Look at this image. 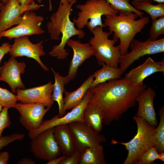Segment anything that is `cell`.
I'll return each mask as SVG.
<instances>
[{"label":"cell","instance_id":"obj_11","mask_svg":"<svg viewBox=\"0 0 164 164\" xmlns=\"http://www.w3.org/2000/svg\"><path fill=\"white\" fill-rule=\"evenodd\" d=\"M43 6L35 3L24 6L18 0H8L5 3H0V33L19 24L26 11L36 10Z\"/></svg>","mask_w":164,"mask_h":164},{"label":"cell","instance_id":"obj_13","mask_svg":"<svg viewBox=\"0 0 164 164\" xmlns=\"http://www.w3.org/2000/svg\"><path fill=\"white\" fill-rule=\"evenodd\" d=\"M42 103H17L14 108L20 114L19 122L29 131L38 129L43 119L51 107H46Z\"/></svg>","mask_w":164,"mask_h":164},{"label":"cell","instance_id":"obj_19","mask_svg":"<svg viewBox=\"0 0 164 164\" xmlns=\"http://www.w3.org/2000/svg\"><path fill=\"white\" fill-rule=\"evenodd\" d=\"M159 72L164 73V60L156 62L149 57L142 64L131 70L125 77L133 84L142 85L145 79L152 74Z\"/></svg>","mask_w":164,"mask_h":164},{"label":"cell","instance_id":"obj_14","mask_svg":"<svg viewBox=\"0 0 164 164\" xmlns=\"http://www.w3.org/2000/svg\"><path fill=\"white\" fill-rule=\"evenodd\" d=\"M29 36H24L16 38L13 44L11 45L9 53L14 57L26 56L35 60L42 69L45 71L49 70L41 61L40 57L45 55L43 50V41L36 43H32Z\"/></svg>","mask_w":164,"mask_h":164},{"label":"cell","instance_id":"obj_9","mask_svg":"<svg viewBox=\"0 0 164 164\" xmlns=\"http://www.w3.org/2000/svg\"><path fill=\"white\" fill-rule=\"evenodd\" d=\"M54 128L43 131L31 139V151L36 159L49 161L61 154L53 136Z\"/></svg>","mask_w":164,"mask_h":164},{"label":"cell","instance_id":"obj_37","mask_svg":"<svg viewBox=\"0 0 164 164\" xmlns=\"http://www.w3.org/2000/svg\"><path fill=\"white\" fill-rule=\"evenodd\" d=\"M19 3L22 5L26 6L35 3V1L39 3L42 2V0H18Z\"/></svg>","mask_w":164,"mask_h":164},{"label":"cell","instance_id":"obj_46","mask_svg":"<svg viewBox=\"0 0 164 164\" xmlns=\"http://www.w3.org/2000/svg\"><path fill=\"white\" fill-rule=\"evenodd\" d=\"M1 37H0V40L1 39Z\"/></svg>","mask_w":164,"mask_h":164},{"label":"cell","instance_id":"obj_43","mask_svg":"<svg viewBox=\"0 0 164 164\" xmlns=\"http://www.w3.org/2000/svg\"><path fill=\"white\" fill-rule=\"evenodd\" d=\"M72 0H60V2L61 3H63L66 1L71 2Z\"/></svg>","mask_w":164,"mask_h":164},{"label":"cell","instance_id":"obj_16","mask_svg":"<svg viewBox=\"0 0 164 164\" xmlns=\"http://www.w3.org/2000/svg\"><path fill=\"white\" fill-rule=\"evenodd\" d=\"M26 67L24 62H18L15 58L11 56L0 67V81L7 83L14 93H16L17 89H26L22 81L21 74L25 73Z\"/></svg>","mask_w":164,"mask_h":164},{"label":"cell","instance_id":"obj_12","mask_svg":"<svg viewBox=\"0 0 164 164\" xmlns=\"http://www.w3.org/2000/svg\"><path fill=\"white\" fill-rule=\"evenodd\" d=\"M92 95V92L89 89L81 102L71 111L62 117L56 115L50 119L43 121L38 129L29 131V137L31 139L43 131L59 125L68 124L75 121L84 122L83 113Z\"/></svg>","mask_w":164,"mask_h":164},{"label":"cell","instance_id":"obj_28","mask_svg":"<svg viewBox=\"0 0 164 164\" xmlns=\"http://www.w3.org/2000/svg\"><path fill=\"white\" fill-rule=\"evenodd\" d=\"M119 12L128 14L132 12L138 14L142 17L145 14L136 9L130 3V0H105Z\"/></svg>","mask_w":164,"mask_h":164},{"label":"cell","instance_id":"obj_29","mask_svg":"<svg viewBox=\"0 0 164 164\" xmlns=\"http://www.w3.org/2000/svg\"><path fill=\"white\" fill-rule=\"evenodd\" d=\"M17 100L16 95L6 89L0 87V104L8 109L14 108Z\"/></svg>","mask_w":164,"mask_h":164},{"label":"cell","instance_id":"obj_3","mask_svg":"<svg viewBox=\"0 0 164 164\" xmlns=\"http://www.w3.org/2000/svg\"><path fill=\"white\" fill-rule=\"evenodd\" d=\"M104 16V24L108 26L111 34L114 33L113 39L120 41L121 55L128 53L131 42L137 33L142 32L150 19L149 16H145L136 20L139 16L133 12L128 14L119 12L115 15Z\"/></svg>","mask_w":164,"mask_h":164},{"label":"cell","instance_id":"obj_38","mask_svg":"<svg viewBox=\"0 0 164 164\" xmlns=\"http://www.w3.org/2000/svg\"><path fill=\"white\" fill-rule=\"evenodd\" d=\"M18 164H35L36 162L29 157H23L21 159L17 162Z\"/></svg>","mask_w":164,"mask_h":164},{"label":"cell","instance_id":"obj_27","mask_svg":"<svg viewBox=\"0 0 164 164\" xmlns=\"http://www.w3.org/2000/svg\"><path fill=\"white\" fill-rule=\"evenodd\" d=\"M160 120L155 130V147L158 153L164 152V107L159 112Z\"/></svg>","mask_w":164,"mask_h":164},{"label":"cell","instance_id":"obj_26","mask_svg":"<svg viewBox=\"0 0 164 164\" xmlns=\"http://www.w3.org/2000/svg\"><path fill=\"white\" fill-rule=\"evenodd\" d=\"M150 0H143L132 5L138 11H143L150 15L152 20L164 16V3H158L156 5L152 4Z\"/></svg>","mask_w":164,"mask_h":164},{"label":"cell","instance_id":"obj_44","mask_svg":"<svg viewBox=\"0 0 164 164\" xmlns=\"http://www.w3.org/2000/svg\"><path fill=\"white\" fill-rule=\"evenodd\" d=\"M8 0H0V1H2V2L4 3L7 2Z\"/></svg>","mask_w":164,"mask_h":164},{"label":"cell","instance_id":"obj_34","mask_svg":"<svg viewBox=\"0 0 164 164\" xmlns=\"http://www.w3.org/2000/svg\"><path fill=\"white\" fill-rule=\"evenodd\" d=\"M80 153L75 151L71 155L66 156L59 164H79Z\"/></svg>","mask_w":164,"mask_h":164},{"label":"cell","instance_id":"obj_36","mask_svg":"<svg viewBox=\"0 0 164 164\" xmlns=\"http://www.w3.org/2000/svg\"><path fill=\"white\" fill-rule=\"evenodd\" d=\"M9 155L8 152L5 151L0 152V164H7L9 159Z\"/></svg>","mask_w":164,"mask_h":164},{"label":"cell","instance_id":"obj_21","mask_svg":"<svg viewBox=\"0 0 164 164\" xmlns=\"http://www.w3.org/2000/svg\"><path fill=\"white\" fill-rule=\"evenodd\" d=\"M94 79L93 75H91L76 90L70 92L65 90L63 98L64 112L67 110L73 109L81 102L87 91L90 89Z\"/></svg>","mask_w":164,"mask_h":164},{"label":"cell","instance_id":"obj_35","mask_svg":"<svg viewBox=\"0 0 164 164\" xmlns=\"http://www.w3.org/2000/svg\"><path fill=\"white\" fill-rule=\"evenodd\" d=\"M11 46L8 42L3 43L0 46V63L5 55L9 53Z\"/></svg>","mask_w":164,"mask_h":164},{"label":"cell","instance_id":"obj_42","mask_svg":"<svg viewBox=\"0 0 164 164\" xmlns=\"http://www.w3.org/2000/svg\"><path fill=\"white\" fill-rule=\"evenodd\" d=\"M49 10L50 11H51L52 10V6L51 2V0H49Z\"/></svg>","mask_w":164,"mask_h":164},{"label":"cell","instance_id":"obj_18","mask_svg":"<svg viewBox=\"0 0 164 164\" xmlns=\"http://www.w3.org/2000/svg\"><path fill=\"white\" fill-rule=\"evenodd\" d=\"M156 93L150 87L142 91L136 99L138 108L135 116L142 118L149 123L156 127L158 122L154 106Z\"/></svg>","mask_w":164,"mask_h":164},{"label":"cell","instance_id":"obj_5","mask_svg":"<svg viewBox=\"0 0 164 164\" xmlns=\"http://www.w3.org/2000/svg\"><path fill=\"white\" fill-rule=\"evenodd\" d=\"M76 7L80 11L77 18L73 19L75 25L80 29L86 26L91 32L97 26L106 27L102 22V15H115L119 12L105 0H89Z\"/></svg>","mask_w":164,"mask_h":164},{"label":"cell","instance_id":"obj_30","mask_svg":"<svg viewBox=\"0 0 164 164\" xmlns=\"http://www.w3.org/2000/svg\"><path fill=\"white\" fill-rule=\"evenodd\" d=\"M149 34V38L152 41L157 40L159 36L164 35V16L152 21Z\"/></svg>","mask_w":164,"mask_h":164},{"label":"cell","instance_id":"obj_2","mask_svg":"<svg viewBox=\"0 0 164 164\" xmlns=\"http://www.w3.org/2000/svg\"><path fill=\"white\" fill-rule=\"evenodd\" d=\"M77 1V0H72L71 2H60L57 11L51 15L50 21L47 23V31L51 39H59L62 34L60 43L54 46L49 53L50 56L56 57L59 59H65L69 55L68 50L65 48L67 42L71 37L77 36L79 39H81L85 35V32L82 29L76 28L74 22L70 19L72 6Z\"/></svg>","mask_w":164,"mask_h":164},{"label":"cell","instance_id":"obj_33","mask_svg":"<svg viewBox=\"0 0 164 164\" xmlns=\"http://www.w3.org/2000/svg\"><path fill=\"white\" fill-rule=\"evenodd\" d=\"M9 109L4 108L0 114V137L2 132L11 125V121L8 112Z\"/></svg>","mask_w":164,"mask_h":164},{"label":"cell","instance_id":"obj_41","mask_svg":"<svg viewBox=\"0 0 164 164\" xmlns=\"http://www.w3.org/2000/svg\"><path fill=\"white\" fill-rule=\"evenodd\" d=\"M163 162H164V152L158 153V159Z\"/></svg>","mask_w":164,"mask_h":164},{"label":"cell","instance_id":"obj_10","mask_svg":"<svg viewBox=\"0 0 164 164\" xmlns=\"http://www.w3.org/2000/svg\"><path fill=\"white\" fill-rule=\"evenodd\" d=\"M44 20L43 16L37 15L33 11H26L19 24L0 32V37H6L10 40L24 36L43 34L44 31L41 25Z\"/></svg>","mask_w":164,"mask_h":164},{"label":"cell","instance_id":"obj_17","mask_svg":"<svg viewBox=\"0 0 164 164\" xmlns=\"http://www.w3.org/2000/svg\"><path fill=\"white\" fill-rule=\"evenodd\" d=\"M66 45L73 50V55L70 64L68 75L66 77L69 83L76 76L79 67L87 59L94 56L95 51L89 43L70 39Z\"/></svg>","mask_w":164,"mask_h":164},{"label":"cell","instance_id":"obj_7","mask_svg":"<svg viewBox=\"0 0 164 164\" xmlns=\"http://www.w3.org/2000/svg\"><path fill=\"white\" fill-rule=\"evenodd\" d=\"M131 51L119 57V68L124 73L135 61L147 55L164 52V38L155 41L149 38L144 42L133 39L130 45Z\"/></svg>","mask_w":164,"mask_h":164},{"label":"cell","instance_id":"obj_40","mask_svg":"<svg viewBox=\"0 0 164 164\" xmlns=\"http://www.w3.org/2000/svg\"><path fill=\"white\" fill-rule=\"evenodd\" d=\"M143 0H132V5L135 4ZM152 1L157 2L158 3H162L164 2V0H150Z\"/></svg>","mask_w":164,"mask_h":164},{"label":"cell","instance_id":"obj_8","mask_svg":"<svg viewBox=\"0 0 164 164\" xmlns=\"http://www.w3.org/2000/svg\"><path fill=\"white\" fill-rule=\"evenodd\" d=\"M71 134L75 151L80 153L87 147L101 144L106 138L84 122L75 121L68 124Z\"/></svg>","mask_w":164,"mask_h":164},{"label":"cell","instance_id":"obj_25","mask_svg":"<svg viewBox=\"0 0 164 164\" xmlns=\"http://www.w3.org/2000/svg\"><path fill=\"white\" fill-rule=\"evenodd\" d=\"M102 66L101 69L96 71L92 74L94 79L91 85L90 89L99 84L108 80L120 79L123 73L119 67H111L105 64Z\"/></svg>","mask_w":164,"mask_h":164},{"label":"cell","instance_id":"obj_20","mask_svg":"<svg viewBox=\"0 0 164 164\" xmlns=\"http://www.w3.org/2000/svg\"><path fill=\"white\" fill-rule=\"evenodd\" d=\"M53 135L62 155L69 156L75 152L72 135L68 124L55 127Z\"/></svg>","mask_w":164,"mask_h":164},{"label":"cell","instance_id":"obj_39","mask_svg":"<svg viewBox=\"0 0 164 164\" xmlns=\"http://www.w3.org/2000/svg\"><path fill=\"white\" fill-rule=\"evenodd\" d=\"M66 156L63 155L55 158L50 161H48L47 164H59L60 162Z\"/></svg>","mask_w":164,"mask_h":164},{"label":"cell","instance_id":"obj_6","mask_svg":"<svg viewBox=\"0 0 164 164\" xmlns=\"http://www.w3.org/2000/svg\"><path fill=\"white\" fill-rule=\"evenodd\" d=\"M103 28L97 26L91 32L93 36L89 43L95 51V56L98 64H104L114 67H118L119 57L121 56L119 45L114 46L118 40L110 39V32L103 30Z\"/></svg>","mask_w":164,"mask_h":164},{"label":"cell","instance_id":"obj_24","mask_svg":"<svg viewBox=\"0 0 164 164\" xmlns=\"http://www.w3.org/2000/svg\"><path fill=\"white\" fill-rule=\"evenodd\" d=\"M101 144L87 147L80 153L79 164H106Z\"/></svg>","mask_w":164,"mask_h":164},{"label":"cell","instance_id":"obj_1","mask_svg":"<svg viewBox=\"0 0 164 164\" xmlns=\"http://www.w3.org/2000/svg\"><path fill=\"white\" fill-rule=\"evenodd\" d=\"M147 87L145 84L134 85L125 77L110 80L91 89L92 95L88 103L101 109L104 115L103 123L110 125L136 105V97Z\"/></svg>","mask_w":164,"mask_h":164},{"label":"cell","instance_id":"obj_15","mask_svg":"<svg viewBox=\"0 0 164 164\" xmlns=\"http://www.w3.org/2000/svg\"><path fill=\"white\" fill-rule=\"evenodd\" d=\"M53 84L51 81L46 84L28 89H17V101L24 104L42 103L46 107H51L54 103L52 99Z\"/></svg>","mask_w":164,"mask_h":164},{"label":"cell","instance_id":"obj_22","mask_svg":"<svg viewBox=\"0 0 164 164\" xmlns=\"http://www.w3.org/2000/svg\"><path fill=\"white\" fill-rule=\"evenodd\" d=\"M104 115L101 109L96 105L88 103L83 113L84 122L97 132L102 130Z\"/></svg>","mask_w":164,"mask_h":164},{"label":"cell","instance_id":"obj_23","mask_svg":"<svg viewBox=\"0 0 164 164\" xmlns=\"http://www.w3.org/2000/svg\"><path fill=\"white\" fill-rule=\"evenodd\" d=\"M53 74L55 82L53 84L52 99L53 101L57 102L59 108L58 115L60 117L64 115L65 112L63 110L64 103L63 94L64 93V86L68 82L66 77H63L58 72H56L53 68H51Z\"/></svg>","mask_w":164,"mask_h":164},{"label":"cell","instance_id":"obj_32","mask_svg":"<svg viewBox=\"0 0 164 164\" xmlns=\"http://www.w3.org/2000/svg\"><path fill=\"white\" fill-rule=\"evenodd\" d=\"M25 135L23 133H13L0 137V151L9 144L22 139Z\"/></svg>","mask_w":164,"mask_h":164},{"label":"cell","instance_id":"obj_4","mask_svg":"<svg viewBox=\"0 0 164 164\" xmlns=\"http://www.w3.org/2000/svg\"><path fill=\"white\" fill-rule=\"evenodd\" d=\"M133 119L136 123V135L128 142H118L112 139L111 143L119 144L128 151L127 157L123 164H135L138 158L152 147H155V130L156 127L141 117L135 116Z\"/></svg>","mask_w":164,"mask_h":164},{"label":"cell","instance_id":"obj_31","mask_svg":"<svg viewBox=\"0 0 164 164\" xmlns=\"http://www.w3.org/2000/svg\"><path fill=\"white\" fill-rule=\"evenodd\" d=\"M158 159L157 149L155 146L152 147L138 158L135 164H151Z\"/></svg>","mask_w":164,"mask_h":164},{"label":"cell","instance_id":"obj_45","mask_svg":"<svg viewBox=\"0 0 164 164\" xmlns=\"http://www.w3.org/2000/svg\"><path fill=\"white\" fill-rule=\"evenodd\" d=\"M2 106L0 104V114L2 110Z\"/></svg>","mask_w":164,"mask_h":164}]
</instances>
